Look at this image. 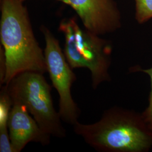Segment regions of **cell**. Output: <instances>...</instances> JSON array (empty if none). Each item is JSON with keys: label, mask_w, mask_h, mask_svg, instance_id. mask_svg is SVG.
I'll return each mask as SVG.
<instances>
[{"label": "cell", "mask_w": 152, "mask_h": 152, "mask_svg": "<svg viewBox=\"0 0 152 152\" xmlns=\"http://www.w3.org/2000/svg\"><path fill=\"white\" fill-rule=\"evenodd\" d=\"M75 133L99 152H148L152 150V130L141 113L113 107L92 124L78 122Z\"/></svg>", "instance_id": "6da1fadb"}, {"label": "cell", "mask_w": 152, "mask_h": 152, "mask_svg": "<svg viewBox=\"0 0 152 152\" xmlns=\"http://www.w3.org/2000/svg\"><path fill=\"white\" fill-rule=\"evenodd\" d=\"M0 39L5 55L4 85L24 72L44 74V51L35 37L27 8L21 0H0Z\"/></svg>", "instance_id": "7a4b0ae2"}, {"label": "cell", "mask_w": 152, "mask_h": 152, "mask_svg": "<svg viewBox=\"0 0 152 152\" xmlns=\"http://www.w3.org/2000/svg\"><path fill=\"white\" fill-rule=\"evenodd\" d=\"M59 30L64 36L63 51L73 69L83 68L90 71L94 89L111 81L109 69L112 46L109 41L85 28L82 29L75 18L61 20Z\"/></svg>", "instance_id": "3957f363"}, {"label": "cell", "mask_w": 152, "mask_h": 152, "mask_svg": "<svg viewBox=\"0 0 152 152\" xmlns=\"http://www.w3.org/2000/svg\"><path fill=\"white\" fill-rule=\"evenodd\" d=\"M43 75L34 72H22L4 86L12 104L25 106L44 132L55 137L64 138L66 132L54 107L52 87Z\"/></svg>", "instance_id": "277c9868"}, {"label": "cell", "mask_w": 152, "mask_h": 152, "mask_svg": "<svg viewBox=\"0 0 152 152\" xmlns=\"http://www.w3.org/2000/svg\"><path fill=\"white\" fill-rule=\"evenodd\" d=\"M45 41L44 54L50 78L59 95V113L62 121L73 126L78 121L80 109L72 98L71 88L77 77L65 58L58 39L48 28L40 27Z\"/></svg>", "instance_id": "5b68a950"}, {"label": "cell", "mask_w": 152, "mask_h": 152, "mask_svg": "<svg viewBox=\"0 0 152 152\" xmlns=\"http://www.w3.org/2000/svg\"><path fill=\"white\" fill-rule=\"evenodd\" d=\"M69 6L84 27L99 36L114 32L121 27L120 11L113 0H54Z\"/></svg>", "instance_id": "8992f818"}, {"label": "cell", "mask_w": 152, "mask_h": 152, "mask_svg": "<svg viewBox=\"0 0 152 152\" xmlns=\"http://www.w3.org/2000/svg\"><path fill=\"white\" fill-rule=\"evenodd\" d=\"M7 127L13 152H20L31 142L49 145L51 135L42 130L36 120L20 104H13L11 107Z\"/></svg>", "instance_id": "52a82bcc"}, {"label": "cell", "mask_w": 152, "mask_h": 152, "mask_svg": "<svg viewBox=\"0 0 152 152\" xmlns=\"http://www.w3.org/2000/svg\"><path fill=\"white\" fill-rule=\"evenodd\" d=\"M12 103L5 86L0 92V152H13L7 127Z\"/></svg>", "instance_id": "ba28073f"}, {"label": "cell", "mask_w": 152, "mask_h": 152, "mask_svg": "<svg viewBox=\"0 0 152 152\" xmlns=\"http://www.w3.org/2000/svg\"><path fill=\"white\" fill-rule=\"evenodd\" d=\"M131 73L142 72L149 76L151 80V91L148 98V104L147 108L141 113L142 117L148 125L152 130V67L150 68H142L139 65L133 66L129 68Z\"/></svg>", "instance_id": "9c48e42d"}, {"label": "cell", "mask_w": 152, "mask_h": 152, "mask_svg": "<svg viewBox=\"0 0 152 152\" xmlns=\"http://www.w3.org/2000/svg\"><path fill=\"white\" fill-rule=\"evenodd\" d=\"M136 19L142 24L152 18V0H135Z\"/></svg>", "instance_id": "30bf717a"}, {"label": "cell", "mask_w": 152, "mask_h": 152, "mask_svg": "<svg viewBox=\"0 0 152 152\" xmlns=\"http://www.w3.org/2000/svg\"><path fill=\"white\" fill-rule=\"evenodd\" d=\"M6 75L5 55L2 47L0 46V85H4Z\"/></svg>", "instance_id": "8fae6325"}, {"label": "cell", "mask_w": 152, "mask_h": 152, "mask_svg": "<svg viewBox=\"0 0 152 152\" xmlns=\"http://www.w3.org/2000/svg\"><path fill=\"white\" fill-rule=\"evenodd\" d=\"M21 1H22V2H25V1H27V0H21Z\"/></svg>", "instance_id": "7c38bea8"}]
</instances>
